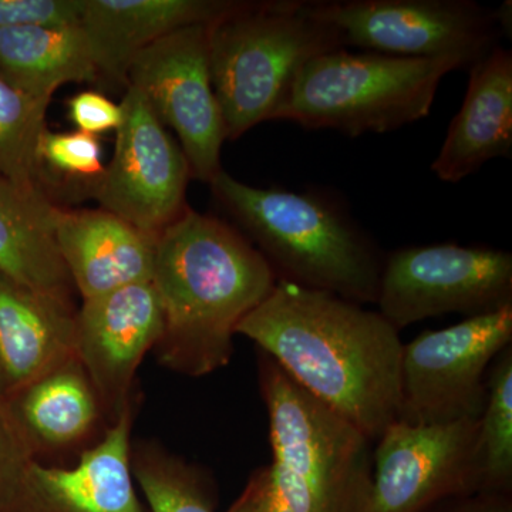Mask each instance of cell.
Returning a JSON list of instances; mask_svg holds the SVG:
<instances>
[{"label": "cell", "mask_w": 512, "mask_h": 512, "mask_svg": "<svg viewBox=\"0 0 512 512\" xmlns=\"http://www.w3.org/2000/svg\"><path fill=\"white\" fill-rule=\"evenodd\" d=\"M20 424L26 434L50 444L73 443L97 419L96 393L79 360L40 377L20 393Z\"/></svg>", "instance_id": "obj_21"}, {"label": "cell", "mask_w": 512, "mask_h": 512, "mask_svg": "<svg viewBox=\"0 0 512 512\" xmlns=\"http://www.w3.org/2000/svg\"><path fill=\"white\" fill-rule=\"evenodd\" d=\"M35 463L28 434L0 394V501L22 500L45 512L33 485Z\"/></svg>", "instance_id": "obj_26"}, {"label": "cell", "mask_w": 512, "mask_h": 512, "mask_svg": "<svg viewBox=\"0 0 512 512\" xmlns=\"http://www.w3.org/2000/svg\"><path fill=\"white\" fill-rule=\"evenodd\" d=\"M276 281L239 229L187 208L157 237L151 284L164 313L161 362L195 377L227 366L239 323Z\"/></svg>", "instance_id": "obj_2"}, {"label": "cell", "mask_w": 512, "mask_h": 512, "mask_svg": "<svg viewBox=\"0 0 512 512\" xmlns=\"http://www.w3.org/2000/svg\"><path fill=\"white\" fill-rule=\"evenodd\" d=\"M237 335L372 443L399 420L404 343L379 312L278 279Z\"/></svg>", "instance_id": "obj_1"}, {"label": "cell", "mask_w": 512, "mask_h": 512, "mask_svg": "<svg viewBox=\"0 0 512 512\" xmlns=\"http://www.w3.org/2000/svg\"><path fill=\"white\" fill-rule=\"evenodd\" d=\"M453 60L406 59L335 49L302 67L276 121L349 137L389 133L429 116Z\"/></svg>", "instance_id": "obj_6"}, {"label": "cell", "mask_w": 512, "mask_h": 512, "mask_svg": "<svg viewBox=\"0 0 512 512\" xmlns=\"http://www.w3.org/2000/svg\"><path fill=\"white\" fill-rule=\"evenodd\" d=\"M208 26L180 29L148 46L131 62L127 82L177 133L192 177L210 184L222 171L227 131L212 89Z\"/></svg>", "instance_id": "obj_10"}, {"label": "cell", "mask_w": 512, "mask_h": 512, "mask_svg": "<svg viewBox=\"0 0 512 512\" xmlns=\"http://www.w3.org/2000/svg\"><path fill=\"white\" fill-rule=\"evenodd\" d=\"M210 185L276 278L376 303L384 255L338 202L316 191L254 187L224 170Z\"/></svg>", "instance_id": "obj_4"}, {"label": "cell", "mask_w": 512, "mask_h": 512, "mask_svg": "<svg viewBox=\"0 0 512 512\" xmlns=\"http://www.w3.org/2000/svg\"><path fill=\"white\" fill-rule=\"evenodd\" d=\"M478 426L480 419L387 427L373 450L365 512H420L441 498L480 491Z\"/></svg>", "instance_id": "obj_12"}, {"label": "cell", "mask_w": 512, "mask_h": 512, "mask_svg": "<svg viewBox=\"0 0 512 512\" xmlns=\"http://www.w3.org/2000/svg\"><path fill=\"white\" fill-rule=\"evenodd\" d=\"M57 249L74 288L84 299L124 286L151 282L157 237L103 210H66L57 205Z\"/></svg>", "instance_id": "obj_15"}, {"label": "cell", "mask_w": 512, "mask_h": 512, "mask_svg": "<svg viewBox=\"0 0 512 512\" xmlns=\"http://www.w3.org/2000/svg\"><path fill=\"white\" fill-rule=\"evenodd\" d=\"M377 308L397 330L447 313L512 305L511 252L477 245H413L384 256Z\"/></svg>", "instance_id": "obj_9"}, {"label": "cell", "mask_w": 512, "mask_h": 512, "mask_svg": "<svg viewBox=\"0 0 512 512\" xmlns=\"http://www.w3.org/2000/svg\"><path fill=\"white\" fill-rule=\"evenodd\" d=\"M420 512H512V494L490 491L454 494Z\"/></svg>", "instance_id": "obj_29"}, {"label": "cell", "mask_w": 512, "mask_h": 512, "mask_svg": "<svg viewBox=\"0 0 512 512\" xmlns=\"http://www.w3.org/2000/svg\"><path fill=\"white\" fill-rule=\"evenodd\" d=\"M37 160L49 197L67 185L94 194L103 178V148L100 138L83 131H43L37 146Z\"/></svg>", "instance_id": "obj_24"}, {"label": "cell", "mask_w": 512, "mask_h": 512, "mask_svg": "<svg viewBox=\"0 0 512 512\" xmlns=\"http://www.w3.org/2000/svg\"><path fill=\"white\" fill-rule=\"evenodd\" d=\"M487 389L478 426L480 491L512 494V345L490 366Z\"/></svg>", "instance_id": "obj_23"}, {"label": "cell", "mask_w": 512, "mask_h": 512, "mask_svg": "<svg viewBox=\"0 0 512 512\" xmlns=\"http://www.w3.org/2000/svg\"><path fill=\"white\" fill-rule=\"evenodd\" d=\"M84 0H0V30L69 28L82 20Z\"/></svg>", "instance_id": "obj_27"}, {"label": "cell", "mask_w": 512, "mask_h": 512, "mask_svg": "<svg viewBox=\"0 0 512 512\" xmlns=\"http://www.w3.org/2000/svg\"><path fill=\"white\" fill-rule=\"evenodd\" d=\"M241 0H84L79 26L99 80L128 86L131 62L157 40L212 25L244 6Z\"/></svg>", "instance_id": "obj_14"}, {"label": "cell", "mask_w": 512, "mask_h": 512, "mask_svg": "<svg viewBox=\"0 0 512 512\" xmlns=\"http://www.w3.org/2000/svg\"><path fill=\"white\" fill-rule=\"evenodd\" d=\"M511 151L512 53L497 46L471 67L466 99L431 170L444 183H460Z\"/></svg>", "instance_id": "obj_17"}, {"label": "cell", "mask_w": 512, "mask_h": 512, "mask_svg": "<svg viewBox=\"0 0 512 512\" xmlns=\"http://www.w3.org/2000/svg\"><path fill=\"white\" fill-rule=\"evenodd\" d=\"M72 303L0 274V394H20L76 357Z\"/></svg>", "instance_id": "obj_16"}, {"label": "cell", "mask_w": 512, "mask_h": 512, "mask_svg": "<svg viewBox=\"0 0 512 512\" xmlns=\"http://www.w3.org/2000/svg\"><path fill=\"white\" fill-rule=\"evenodd\" d=\"M67 114L77 130L99 137L117 131L123 121L121 104L94 90L74 94L67 101Z\"/></svg>", "instance_id": "obj_28"}, {"label": "cell", "mask_w": 512, "mask_h": 512, "mask_svg": "<svg viewBox=\"0 0 512 512\" xmlns=\"http://www.w3.org/2000/svg\"><path fill=\"white\" fill-rule=\"evenodd\" d=\"M343 49L338 33L306 15L302 0L245 2L208 26L212 89L227 140L276 121L313 57Z\"/></svg>", "instance_id": "obj_5"}, {"label": "cell", "mask_w": 512, "mask_h": 512, "mask_svg": "<svg viewBox=\"0 0 512 512\" xmlns=\"http://www.w3.org/2000/svg\"><path fill=\"white\" fill-rule=\"evenodd\" d=\"M49 104L20 93L0 79V177L52 201L37 160Z\"/></svg>", "instance_id": "obj_22"}, {"label": "cell", "mask_w": 512, "mask_h": 512, "mask_svg": "<svg viewBox=\"0 0 512 512\" xmlns=\"http://www.w3.org/2000/svg\"><path fill=\"white\" fill-rule=\"evenodd\" d=\"M130 407L73 468L35 463L33 485L46 512H143L130 466Z\"/></svg>", "instance_id": "obj_18"}, {"label": "cell", "mask_w": 512, "mask_h": 512, "mask_svg": "<svg viewBox=\"0 0 512 512\" xmlns=\"http://www.w3.org/2000/svg\"><path fill=\"white\" fill-rule=\"evenodd\" d=\"M134 474L153 512H215L210 488L200 471L171 457L144 453Z\"/></svg>", "instance_id": "obj_25"}, {"label": "cell", "mask_w": 512, "mask_h": 512, "mask_svg": "<svg viewBox=\"0 0 512 512\" xmlns=\"http://www.w3.org/2000/svg\"><path fill=\"white\" fill-rule=\"evenodd\" d=\"M163 332V308L151 282L84 299L76 313L77 360L116 417L128 406L137 367Z\"/></svg>", "instance_id": "obj_13"}, {"label": "cell", "mask_w": 512, "mask_h": 512, "mask_svg": "<svg viewBox=\"0 0 512 512\" xmlns=\"http://www.w3.org/2000/svg\"><path fill=\"white\" fill-rule=\"evenodd\" d=\"M302 10L335 30L343 49L453 60L460 69L483 60L504 35L498 9L471 0H302Z\"/></svg>", "instance_id": "obj_7"}, {"label": "cell", "mask_w": 512, "mask_h": 512, "mask_svg": "<svg viewBox=\"0 0 512 512\" xmlns=\"http://www.w3.org/2000/svg\"><path fill=\"white\" fill-rule=\"evenodd\" d=\"M258 372L272 463L252 474L227 512H365L372 441L261 350Z\"/></svg>", "instance_id": "obj_3"}, {"label": "cell", "mask_w": 512, "mask_h": 512, "mask_svg": "<svg viewBox=\"0 0 512 512\" xmlns=\"http://www.w3.org/2000/svg\"><path fill=\"white\" fill-rule=\"evenodd\" d=\"M56 207L49 198L0 177V274L72 303L74 285L56 245Z\"/></svg>", "instance_id": "obj_19"}, {"label": "cell", "mask_w": 512, "mask_h": 512, "mask_svg": "<svg viewBox=\"0 0 512 512\" xmlns=\"http://www.w3.org/2000/svg\"><path fill=\"white\" fill-rule=\"evenodd\" d=\"M120 104L113 158L93 197L103 210L158 237L188 208L190 164L137 87L127 86Z\"/></svg>", "instance_id": "obj_11"}, {"label": "cell", "mask_w": 512, "mask_h": 512, "mask_svg": "<svg viewBox=\"0 0 512 512\" xmlns=\"http://www.w3.org/2000/svg\"><path fill=\"white\" fill-rule=\"evenodd\" d=\"M511 345L512 305L448 328L424 330L403 345L399 420L439 426L480 419L487 402L488 370Z\"/></svg>", "instance_id": "obj_8"}, {"label": "cell", "mask_w": 512, "mask_h": 512, "mask_svg": "<svg viewBox=\"0 0 512 512\" xmlns=\"http://www.w3.org/2000/svg\"><path fill=\"white\" fill-rule=\"evenodd\" d=\"M0 79L40 101L67 83L97 82L99 73L80 26L0 30Z\"/></svg>", "instance_id": "obj_20"}]
</instances>
